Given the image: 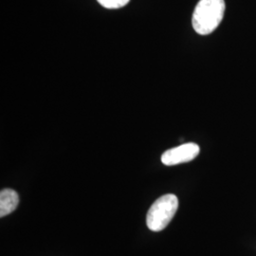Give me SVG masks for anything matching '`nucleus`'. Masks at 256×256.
<instances>
[{
  "mask_svg": "<svg viewBox=\"0 0 256 256\" xmlns=\"http://www.w3.org/2000/svg\"><path fill=\"white\" fill-rule=\"evenodd\" d=\"M18 194L12 189H3L0 192V216L4 218L18 206Z\"/></svg>",
  "mask_w": 256,
  "mask_h": 256,
  "instance_id": "4",
  "label": "nucleus"
},
{
  "mask_svg": "<svg viewBox=\"0 0 256 256\" xmlns=\"http://www.w3.org/2000/svg\"><path fill=\"white\" fill-rule=\"evenodd\" d=\"M178 208V200L173 194H167L158 198L148 210L146 224L153 232L164 230L173 220Z\"/></svg>",
  "mask_w": 256,
  "mask_h": 256,
  "instance_id": "2",
  "label": "nucleus"
},
{
  "mask_svg": "<svg viewBox=\"0 0 256 256\" xmlns=\"http://www.w3.org/2000/svg\"><path fill=\"white\" fill-rule=\"evenodd\" d=\"M225 9L224 0H200L192 12L194 30L202 36L210 34L220 26Z\"/></svg>",
  "mask_w": 256,
  "mask_h": 256,
  "instance_id": "1",
  "label": "nucleus"
},
{
  "mask_svg": "<svg viewBox=\"0 0 256 256\" xmlns=\"http://www.w3.org/2000/svg\"><path fill=\"white\" fill-rule=\"evenodd\" d=\"M100 5L106 9H120L126 6L130 0H97Z\"/></svg>",
  "mask_w": 256,
  "mask_h": 256,
  "instance_id": "5",
  "label": "nucleus"
},
{
  "mask_svg": "<svg viewBox=\"0 0 256 256\" xmlns=\"http://www.w3.org/2000/svg\"><path fill=\"white\" fill-rule=\"evenodd\" d=\"M200 148L194 142L184 144L171 148L162 156V162L166 166L180 164L194 160L200 154Z\"/></svg>",
  "mask_w": 256,
  "mask_h": 256,
  "instance_id": "3",
  "label": "nucleus"
}]
</instances>
